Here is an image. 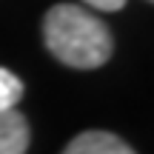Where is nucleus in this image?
<instances>
[{
    "mask_svg": "<svg viewBox=\"0 0 154 154\" xmlns=\"http://www.w3.org/2000/svg\"><path fill=\"white\" fill-rule=\"evenodd\" d=\"M23 97V83L20 77L9 69H0V111L6 109H14Z\"/></svg>",
    "mask_w": 154,
    "mask_h": 154,
    "instance_id": "4",
    "label": "nucleus"
},
{
    "mask_svg": "<svg viewBox=\"0 0 154 154\" xmlns=\"http://www.w3.org/2000/svg\"><path fill=\"white\" fill-rule=\"evenodd\" d=\"M43 40L46 49L72 69H97L114 51L109 26L74 3H57L46 11Z\"/></svg>",
    "mask_w": 154,
    "mask_h": 154,
    "instance_id": "1",
    "label": "nucleus"
},
{
    "mask_svg": "<svg viewBox=\"0 0 154 154\" xmlns=\"http://www.w3.org/2000/svg\"><path fill=\"white\" fill-rule=\"evenodd\" d=\"M29 120L17 109L0 111V154H26L29 149Z\"/></svg>",
    "mask_w": 154,
    "mask_h": 154,
    "instance_id": "3",
    "label": "nucleus"
},
{
    "mask_svg": "<svg viewBox=\"0 0 154 154\" xmlns=\"http://www.w3.org/2000/svg\"><path fill=\"white\" fill-rule=\"evenodd\" d=\"M63 154H134V149L111 131H83L63 149Z\"/></svg>",
    "mask_w": 154,
    "mask_h": 154,
    "instance_id": "2",
    "label": "nucleus"
},
{
    "mask_svg": "<svg viewBox=\"0 0 154 154\" xmlns=\"http://www.w3.org/2000/svg\"><path fill=\"white\" fill-rule=\"evenodd\" d=\"M83 3H88L97 11H120L126 6V0H83Z\"/></svg>",
    "mask_w": 154,
    "mask_h": 154,
    "instance_id": "5",
    "label": "nucleus"
}]
</instances>
